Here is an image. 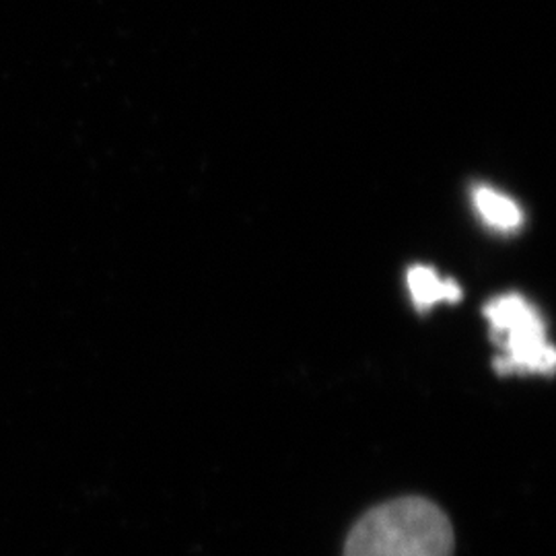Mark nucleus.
Instances as JSON below:
<instances>
[{
  "instance_id": "2",
  "label": "nucleus",
  "mask_w": 556,
  "mask_h": 556,
  "mask_svg": "<svg viewBox=\"0 0 556 556\" xmlns=\"http://www.w3.org/2000/svg\"><path fill=\"white\" fill-rule=\"evenodd\" d=\"M484 318L491 324L493 340L501 346L495 358L498 376L555 371L556 353L546 338L544 319L536 307L517 293H507L486 303Z\"/></svg>"
},
{
  "instance_id": "1",
  "label": "nucleus",
  "mask_w": 556,
  "mask_h": 556,
  "mask_svg": "<svg viewBox=\"0 0 556 556\" xmlns=\"http://www.w3.org/2000/svg\"><path fill=\"white\" fill-rule=\"evenodd\" d=\"M450 517L422 497H400L358 519L346 538L344 556H454Z\"/></svg>"
},
{
  "instance_id": "4",
  "label": "nucleus",
  "mask_w": 556,
  "mask_h": 556,
  "mask_svg": "<svg viewBox=\"0 0 556 556\" xmlns=\"http://www.w3.org/2000/svg\"><path fill=\"white\" fill-rule=\"evenodd\" d=\"M472 202H475L478 217L491 229L511 233L517 231L523 223V213L516 200L491 186H477L472 192Z\"/></svg>"
},
{
  "instance_id": "3",
  "label": "nucleus",
  "mask_w": 556,
  "mask_h": 556,
  "mask_svg": "<svg viewBox=\"0 0 556 556\" xmlns=\"http://www.w3.org/2000/svg\"><path fill=\"white\" fill-rule=\"evenodd\" d=\"M406 285L418 312H427L438 303H456L462 289L452 278H441L431 266H413L406 275Z\"/></svg>"
}]
</instances>
